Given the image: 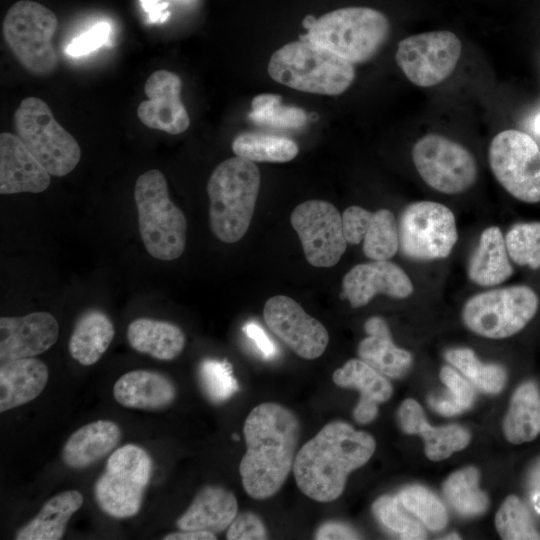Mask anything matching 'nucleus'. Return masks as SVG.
<instances>
[{
	"label": "nucleus",
	"mask_w": 540,
	"mask_h": 540,
	"mask_svg": "<svg viewBox=\"0 0 540 540\" xmlns=\"http://www.w3.org/2000/svg\"><path fill=\"white\" fill-rule=\"evenodd\" d=\"M243 433L247 447L239 465L243 488L254 499L269 498L293 470L299 419L290 409L265 402L248 414Z\"/></svg>",
	"instance_id": "f257e3e1"
},
{
	"label": "nucleus",
	"mask_w": 540,
	"mask_h": 540,
	"mask_svg": "<svg viewBox=\"0 0 540 540\" xmlns=\"http://www.w3.org/2000/svg\"><path fill=\"white\" fill-rule=\"evenodd\" d=\"M375 448L369 433L344 421L329 422L297 452L296 484L314 501H334L343 493L348 475L366 464Z\"/></svg>",
	"instance_id": "f03ea898"
},
{
	"label": "nucleus",
	"mask_w": 540,
	"mask_h": 540,
	"mask_svg": "<svg viewBox=\"0 0 540 540\" xmlns=\"http://www.w3.org/2000/svg\"><path fill=\"white\" fill-rule=\"evenodd\" d=\"M261 183L257 165L235 156L221 162L207 182L209 223L222 242L234 243L246 234Z\"/></svg>",
	"instance_id": "7ed1b4c3"
},
{
	"label": "nucleus",
	"mask_w": 540,
	"mask_h": 540,
	"mask_svg": "<svg viewBox=\"0 0 540 540\" xmlns=\"http://www.w3.org/2000/svg\"><path fill=\"white\" fill-rule=\"evenodd\" d=\"M307 33L300 36L319 44L351 63L373 58L387 41L391 25L380 11L369 7H346L319 18L307 15Z\"/></svg>",
	"instance_id": "20e7f679"
},
{
	"label": "nucleus",
	"mask_w": 540,
	"mask_h": 540,
	"mask_svg": "<svg viewBox=\"0 0 540 540\" xmlns=\"http://www.w3.org/2000/svg\"><path fill=\"white\" fill-rule=\"evenodd\" d=\"M269 76L292 89L340 95L355 78L353 63L308 40L290 42L276 50L268 64Z\"/></svg>",
	"instance_id": "39448f33"
},
{
	"label": "nucleus",
	"mask_w": 540,
	"mask_h": 540,
	"mask_svg": "<svg viewBox=\"0 0 540 540\" xmlns=\"http://www.w3.org/2000/svg\"><path fill=\"white\" fill-rule=\"evenodd\" d=\"M134 200L148 254L163 261L180 257L186 246L187 220L170 199L164 174L158 169L141 174L135 183Z\"/></svg>",
	"instance_id": "423d86ee"
},
{
	"label": "nucleus",
	"mask_w": 540,
	"mask_h": 540,
	"mask_svg": "<svg viewBox=\"0 0 540 540\" xmlns=\"http://www.w3.org/2000/svg\"><path fill=\"white\" fill-rule=\"evenodd\" d=\"M58 27L55 13L44 5L20 0L7 11L2 31L18 63L35 76H47L58 65L53 37Z\"/></svg>",
	"instance_id": "0eeeda50"
},
{
	"label": "nucleus",
	"mask_w": 540,
	"mask_h": 540,
	"mask_svg": "<svg viewBox=\"0 0 540 540\" xmlns=\"http://www.w3.org/2000/svg\"><path fill=\"white\" fill-rule=\"evenodd\" d=\"M13 123L16 135L52 176H65L79 163L77 140L56 121L44 100L23 99L14 112Z\"/></svg>",
	"instance_id": "6e6552de"
},
{
	"label": "nucleus",
	"mask_w": 540,
	"mask_h": 540,
	"mask_svg": "<svg viewBox=\"0 0 540 540\" xmlns=\"http://www.w3.org/2000/svg\"><path fill=\"white\" fill-rule=\"evenodd\" d=\"M152 468V459L142 447L126 444L116 449L94 484L98 507L117 519L135 516L141 509Z\"/></svg>",
	"instance_id": "1a4fd4ad"
},
{
	"label": "nucleus",
	"mask_w": 540,
	"mask_h": 540,
	"mask_svg": "<svg viewBox=\"0 0 540 540\" xmlns=\"http://www.w3.org/2000/svg\"><path fill=\"white\" fill-rule=\"evenodd\" d=\"M538 305L537 294L528 286L498 288L472 296L464 305L462 319L475 334L502 339L522 330Z\"/></svg>",
	"instance_id": "9d476101"
},
{
	"label": "nucleus",
	"mask_w": 540,
	"mask_h": 540,
	"mask_svg": "<svg viewBox=\"0 0 540 540\" xmlns=\"http://www.w3.org/2000/svg\"><path fill=\"white\" fill-rule=\"evenodd\" d=\"M398 234L406 257L418 261L446 258L457 241L455 217L441 203L414 202L402 212Z\"/></svg>",
	"instance_id": "9b49d317"
},
{
	"label": "nucleus",
	"mask_w": 540,
	"mask_h": 540,
	"mask_svg": "<svg viewBox=\"0 0 540 540\" xmlns=\"http://www.w3.org/2000/svg\"><path fill=\"white\" fill-rule=\"evenodd\" d=\"M488 158L497 181L515 198L540 201V148L518 130H504L490 143Z\"/></svg>",
	"instance_id": "f8f14e48"
},
{
	"label": "nucleus",
	"mask_w": 540,
	"mask_h": 540,
	"mask_svg": "<svg viewBox=\"0 0 540 540\" xmlns=\"http://www.w3.org/2000/svg\"><path fill=\"white\" fill-rule=\"evenodd\" d=\"M412 159L425 183L445 194L462 193L477 179L474 156L442 135L427 134L419 139L413 146Z\"/></svg>",
	"instance_id": "ddd939ff"
},
{
	"label": "nucleus",
	"mask_w": 540,
	"mask_h": 540,
	"mask_svg": "<svg viewBox=\"0 0 540 540\" xmlns=\"http://www.w3.org/2000/svg\"><path fill=\"white\" fill-rule=\"evenodd\" d=\"M461 51V41L454 33L425 32L399 42L396 62L410 82L430 87L441 83L454 71Z\"/></svg>",
	"instance_id": "4468645a"
},
{
	"label": "nucleus",
	"mask_w": 540,
	"mask_h": 540,
	"mask_svg": "<svg viewBox=\"0 0 540 540\" xmlns=\"http://www.w3.org/2000/svg\"><path fill=\"white\" fill-rule=\"evenodd\" d=\"M290 219L309 264L328 268L339 262L348 243L342 215L334 205L323 200H307L295 207Z\"/></svg>",
	"instance_id": "2eb2a0df"
},
{
	"label": "nucleus",
	"mask_w": 540,
	"mask_h": 540,
	"mask_svg": "<svg viewBox=\"0 0 540 540\" xmlns=\"http://www.w3.org/2000/svg\"><path fill=\"white\" fill-rule=\"evenodd\" d=\"M263 317L270 331L299 357L311 360L324 353L329 342L325 326L292 298L285 295L269 298Z\"/></svg>",
	"instance_id": "dca6fc26"
},
{
	"label": "nucleus",
	"mask_w": 540,
	"mask_h": 540,
	"mask_svg": "<svg viewBox=\"0 0 540 540\" xmlns=\"http://www.w3.org/2000/svg\"><path fill=\"white\" fill-rule=\"evenodd\" d=\"M181 89L182 81L177 74L164 69L154 71L144 86L148 99L137 108L139 120L150 129L171 135L185 132L190 118L181 101Z\"/></svg>",
	"instance_id": "f3484780"
},
{
	"label": "nucleus",
	"mask_w": 540,
	"mask_h": 540,
	"mask_svg": "<svg viewBox=\"0 0 540 540\" xmlns=\"http://www.w3.org/2000/svg\"><path fill=\"white\" fill-rule=\"evenodd\" d=\"M344 237L348 244L363 241V252L371 260H389L399 248L398 224L388 209L370 212L349 206L342 214Z\"/></svg>",
	"instance_id": "a211bd4d"
},
{
	"label": "nucleus",
	"mask_w": 540,
	"mask_h": 540,
	"mask_svg": "<svg viewBox=\"0 0 540 540\" xmlns=\"http://www.w3.org/2000/svg\"><path fill=\"white\" fill-rule=\"evenodd\" d=\"M343 297L353 308L362 307L377 294L392 298H406L413 292V284L398 265L388 260H373L352 267L342 280Z\"/></svg>",
	"instance_id": "6ab92c4d"
},
{
	"label": "nucleus",
	"mask_w": 540,
	"mask_h": 540,
	"mask_svg": "<svg viewBox=\"0 0 540 540\" xmlns=\"http://www.w3.org/2000/svg\"><path fill=\"white\" fill-rule=\"evenodd\" d=\"M59 336V325L48 312L0 318L1 362L34 357L50 349Z\"/></svg>",
	"instance_id": "aec40b11"
},
{
	"label": "nucleus",
	"mask_w": 540,
	"mask_h": 540,
	"mask_svg": "<svg viewBox=\"0 0 540 540\" xmlns=\"http://www.w3.org/2000/svg\"><path fill=\"white\" fill-rule=\"evenodd\" d=\"M50 173L31 154L20 138L0 134V193H40L51 182Z\"/></svg>",
	"instance_id": "412c9836"
},
{
	"label": "nucleus",
	"mask_w": 540,
	"mask_h": 540,
	"mask_svg": "<svg viewBox=\"0 0 540 540\" xmlns=\"http://www.w3.org/2000/svg\"><path fill=\"white\" fill-rule=\"evenodd\" d=\"M397 417L401 429L406 434L422 437L425 454L431 461H442L454 452L464 449L470 442L469 431L460 425L439 427L430 425L422 407L414 399H405L401 403Z\"/></svg>",
	"instance_id": "4be33fe9"
},
{
	"label": "nucleus",
	"mask_w": 540,
	"mask_h": 540,
	"mask_svg": "<svg viewBox=\"0 0 540 540\" xmlns=\"http://www.w3.org/2000/svg\"><path fill=\"white\" fill-rule=\"evenodd\" d=\"M333 382L340 387L355 388L360 392L353 418L359 424H368L378 415V405L390 399L391 383L363 360L350 359L332 375Z\"/></svg>",
	"instance_id": "5701e85b"
},
{
	"label": "nucleus",
	"mask_w": 540,
	"mask_h": 540,
	"mask_svg": "<svg viewBox=\"0 0 540 540\" xmlns=\"http://www.w3.org/2000/svg\"><path fill=\"white\" fill-rule=\"evenodd\" d=\"M113 396L124 407L155 411L173 403L176 388L163 374L139 369L123 374L115 382Z\"/></svg>",
	"instance_id": "b1692460"
},
{
	"label": "nucleus",
	"mask_w": 540,
	"mask_h": 540,
	"mask_svg": "<svg viewBox=\"0 0 540 540\" xmlns=\"http://www.w3.org/2000/svg\"><path fill=\"white\" fill-rule=\"evenodd\" d=\"M49 379L46 364L28 357L1 362L0 412L14 409L38 397Z\"/></svg>",
	"instance_id": "393cba45"
},
{
	"label": "nucleus",
	"mask_w": 540,
	"mask_h": 540,
	"mask_svg": "<svg viewBox=\"0 0 540 540\" xmlns=\"http://www.w3.org/2000/svg\"><path fill=\"white\" fill-rule=\"evenodd\" d=\"M237 514V500L231 491L220 486H206L176 524L180 530H204L216 534L228 528Z\"/></svg>",
	"instance_id": "a878e982"
},
{
	"label": "nucleus",
	"mask_w": 540,
	"mask_h": 540,
	"mask_svg": "<svg viewBox=\"0 0 540 540\" xmlns=\"http://www.w3.org/2000/svg\"><path fill=\"white\" fill-rule=\"evenodd\" d=\"M364 329L368 336L358 345L359 358L386 377L398 379L406 375L412 366V355L394 344L385 320L371 317Z\"/></svg>",
	"instance_id": "bb28decb"
},
{
	"label": "nucleus",
	"mask_w": 540,
	"mask_h": 540,
	"mask_svg": "<svg viewBox=\"0 0 540 540\" xmlns=\"http://www.w3.org/2000/svg\"><path fill=\"white\" fill-rule=\"evenodd\" d=\"M121 430L109 420H97L77 429L62 449V460L72 469L87 468L108 455L119 443Z\"/></svg>",
	"instance_id": "cd10ccee"
},
{
	"label": "nucleus",
	"mask_w": 540,
	"mask_h": 540,
	"mask_svg": "<svg viewBox=\"0 0 540 540\" xmlns=\"http://www.w3.org/2000/svg\"><path fill=\"white\" fill-rule=\"evenodd\" d=\"M126 337L135 351L164 361L176 358L186 343L185 335L177 325L151 318L130 322Z\"/></svg>",
	"instance_id": "c85d7f7f"
},
{
	"label": "nucleus",
	"mask_w": 540,
	"mask_h": 540,
	"mask_svg": "<svg viewBox=\"0 0 540 540\" xmlns=\"http://www.w3.org/2000/svg\"><path fill=\"white\" fill-rule=\"evenodd\" d=\"M467 273L480 286L501 284L512 275L505 238L498 227H488L482 232L469 259Z\"/></svg>",
	"instance_id": "c756f323"
},
{
	"label": "nucleus",
	"mask_w": 540,
	"mask_h": 540,
	"mask_svg": "<svg viewBox=\"0 0 540 540\" xmlns=\"http://www.w3.org/2000/svg\"><path fill=\"white\" fill-rule=\"evenodd\" d=\"M83 504L77 490L63 491L44 503L38 514L16 533L17 540H59L71 516Z\"/></svg>",
	"instance_id": "7c9ffc66"
},
{
	"label": "nucleus",
	"mask_w": 540,
	"mask_h": 540,
	"mask_svg": "<svg viewBox=\"0 0 540 540\" xmlns=\"http://www.w3.org/2000/svg\"><path fill=\"white\" fill-rule=\"evenodd\" d=\"M114 334V325L104 312L88 310L74 326L68 343L69 353L81 365L90 366L106 352Z\"/></svg>",
	"instance_id": "2f4dec72"
},
{
	"label": "nucleus",
	"mask_w": 540,
	"mask_h": 540,
	"mask_svg": "<svg viewBox=\"0 0 540 540\" xmlns=\"http://www.w3.org/2000/svg\"><path fill=\"white\" fill-rule=\"evenodd\" d=\"M505 438L519 445L540 434V392L533 381H526L514 391L503 420Z\"/></svg>",
	"instance_id": "473e14b6"
},
{
	"label": "nucleus",
	"mask_w": 540,
	"mask_h": 540,
	"mask_svg": "<svg viewBox=\"0 0 540 540\" xmlns=\"http://www.w3.org/2000/svg\"><path fill=\"white\" fill-rule=\"evenodd\" d=\"M479 477V471L468 466L450 474L443 484L447 502L462 516L475 517L488 508L489 500L479 488Z\"/></svg>",
	"instance_id": "72a5a7b5"
},
{
	"label": "nucleus",
	"mask_w": 540,
	"mask_h": 540,
	"mask_svg": "<svg viewBox=\"0 0 540 540\" xmlns=\"http://www.w3.org/2000/svg\"><path fill=\"white\" fill-rule=\"evenodd\" d=\"M447 362L458 370L474 387L487 394H498L505 387L507 372L499 364L483 363L474 351L465 347L445 352Z\"/></svg>",
	"instance_id": "f704fd0d"
},
{
	"label": "nucleus",
	"mask_w": 540,
	"mask_h": 540,
	"mask_svg": "<svg viewBox=\"0 0 540 540\" xmlns=\"http://www.w3.org/2000/svg\"><path fill=\"white\" fill-rule=\"evenodd\" d=\"M236 156L252 162H288L298 154L297 144L286 137L247 132L237 135L232 142Z\"/></svg>",
	"instance_id": "c9c22d12"
},
{
	"label": "nucleus",
	"mask_w": 540,
	"mask_h": 540,
	"mask_svg": "<svg viewBox=\"0 0 540 540\" xmlns=\"http://www.w3.org/2000/svg\"><path fill=\"white\" fill-rule=\"evenodd\" d=\"M248 119L270 128L300 129L307 123L308 115L299 107L283 105L280 95L262 93L252 99Z\"/></svg>",
	"instance_id": "e433bc0d"
},
{
	"label": "nucleus",
	"mask_w": 540,
	"mask_h": 540,
	"mask_svg": "<svg viewBox=\"0 0 540 540\" xmlns=\"http://www.w3.org/2000/svg\"><path fill=\"white\" fill-rule=\"evenodd\" d=\"M448 393L430 396L429 406L443 416H456L470 409L475 401L474 386L453 366L445 365L439 373Z\"/></svg>",
	"instance_id": "4c0bfd02"
},
{
	"label": "nucleus",
	"mask_w": 540,
	"mask_h": 540,
	"mask_svg": "<svg viewBox=\"0 0 540 540\" xmlns=\"http://www.w3.org/2000/svg\"><path fill=\"white\" fill-rule=\"evenodd\" d=\"M405 510L414 514L429 530L440 531L448 522L446 508L438 497L421 485H410L397 495Z\"/></svg>",
	"instance_id": "58836bf2"
},
{
	"label": "nucleus",
	"mask_w": 540,
	"mask_h": 540,
	"mask_svg": "<svg viewBox=\"0 0 540 540\" xmlns=\"http://www.w3.org/2000/svg\"><path fill=\"white\" fill-rule=\"evenodd\" d=\"M495 526L504 540H539L531 514L524 502L516 495H509L500 505Z\"/></svg>",
	"instance_id": "ea45409f"
},
{
	"label": "nucleus",
	"mask_w": 540,
	"mask_h": 540,
	"mask_svg": "<svg viewBox=\"0 0 540 540\" xmlns=\"http://www.w3.org/2000/svg\"><path fill=\"white\" fill-rule=\"evenodd\" d=\"M198 380L205 396L215 404L227 401L239 389L232 365L226 360L204 359L198 367Z\"/></svg>",
	"instance_id": "a19ab883"
},
{
	"label": "nucleus",
	"mask_w": 540,
	"mask_h": 540,
	"mask_svg": "<svg viewBox=\"0 0 540 540\" xmlns=\"http://www.w3.org/2000/svg\"><path fill=\"white\" fill-rule=\"evenodd\" d=\"M376 519L401 539H425L426 532L419 522L404 512L397 496L384 495L372 504Z\"/></svg>",
	"instance_id": "79ce46f5"
},
{
	"label": "nucleus",
	"mask_w": 540,
	"mask_h": 540,
	"mask_svg": "<svg viewBox=\"0 0 540 540\" xmlns=\"http://www.w3.org/2000/svg\"><path fill=\"white\" fill-rule=\"evenodd\" d=\"M509 257L518 265L540 267V222L514 224L505 236Z\"/></svg>",
	"instance_id": "37998d69"
},
{
	"label": "nucleus",
	"mask_w": 540,
	"mask_h": 540,
	"mask_svg": "<svg viewBox=\"0 0 540 540\" xmlns=\"http://www.w3.org/2000/svg\"><path fill=\"white\" fill-rule=\"evenodd\" d=\"M229 540H262L268 538L267 529L263 521L252 512L237 514L228 527Z\"/></svg>",
	"instance_id": "c03bdc74"
},
{
	"label": "nucleus",
	"mask_w": 540,
	"mask_h": 540,
	"mask_svg": "<svg viewBox=\"0 0 540 540\" xmlns=\"http://www.w3.org/2000/svg\"><path fill=\"white\" fill-rule=\"evenodd\" d=\"M110 26L98 23L90 30L73 39L67 47V53L71 56H81L102 46L109 36Z\"/></svg>",
	"instance_id": "a18cd8bd"
},
{
	"label": "nucleus",
	"mask_w": 540,
	"mask_h": 540,
	"mask_svg": "<svg viewBox=\"0 0 540 540\" xmlns=\"http://www.w3.org/2000/svg\"><path fill=\"white\" fill-rule=\"evenodd\" d=\"M243 331L249 339H251L258 350L262 353L266 359L273 358L277 354V347L273 341L267 336L266 332L256 322L249 321L244 327Z\"/></svg>",
	"instance_id": "49530a36"
},
{
	"label": "nucleus",
	"mask_w": 540,
	"mask_h": 540,
	"mask_svg": "<svg viewBox=\"0 0 540 540\" xmlns=\"http://www.w3.org/2000/svg\"><path fill=\"white\" fill-rule=\"evenodd\" d=\"M315 538L318 540H330V539H358L360 538L358 533L350 526L341 522H326L321 525Z\"/></svg>",
	"instance_id": "de8ad7c7"
},
{
	"label": "nucleus",
	"mask_w": 540,
	"mask_h": 540,
	"mask_svg": "<svg viewBox=\"0 0 540 540\" xmlns=\"http://www.w3.org/2000/svg\"><path fill=\"white\" fill-rule=\"evenodd\" d=\"M164 540H215V533L204 530H180L163 537Z\"/></svg>",
	"instance_id": "09e8293b"
},
{
	"label": "nucleus",
	"mask_w": 540,
	"mask_h": 540,
	"mask_svg": "<svg viewBox=\"0 0 540 540\" xmlns=\"http://www.w3.org/2000/svg\"><path fill=\"white\" fill-rule=\"evenodd\" d=\"M532 130L535 134L540 136V112L533 119Z\"/></svg>",
	"instance_id": "8fccbe9b"
},
{
	"label": "nucleus",
	"mask_w": 540,
	"mask_h": 540,
	"mask_svg": "<svg viewBox=\"0 0 540 540\" xmlns=\"http://www.w3.org/2000/svg\"><path fill=\"white\" fill-rule=\"evenodd\" d=\"M446 539H460L457 534H450L446 537Z\"/></svg>",
	"instance_id": "3c124183"
}]
</instances>
